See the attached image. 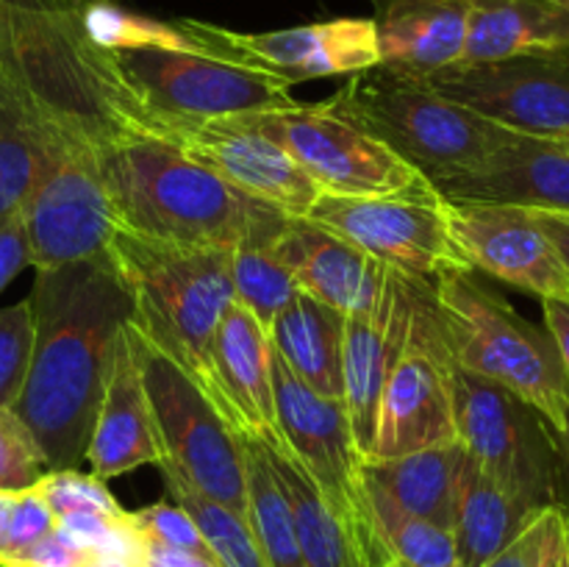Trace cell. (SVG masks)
<instances>
[{"instance_id":"obj_19","label":"cell","mask_w":569,"mask_h":567,"mask_svg":"<svg viewBox=\"0 0 569 567\" xmlns=\"http://www.w3.org/2000/svg\"><path fill=\"white\" fill-rule=\"evenodd\" d=\"M417 298H420V284L387 272L381 298L370 309L345 315L342 400L348 406L356 445L365 461L370 459L376 442V417L383 381L409 339Z\"/></svg>"},{"instance_id":"obj_36","label":"cell","mask_w":569,"mask_h":567,"mask_svg":"<svg viewBox=\"0 0 569 567\" xmlns=\"http://www.w3.org/2000/svg\"><path fill=\"white\" fill-rule=\"evenodd\" d=\"M33 487L39 489L48 506L53 509L56 520L70 515H126L120 500L111 495L103 478L94 472H81L78 467L70 470H48Z\"/></svg>"},{"instance_id":"obj_54","label":"cell","mask_w":569,"mask_h":567,"mask_svg":"<svg viewBox=\"0 0 569 567\" xmlns=\"http://www.w3.org/2000/svg\"><path fill=\"white\" fill-rule=\"evenodd\" d=\"M389 567H395V565H389Z\"/></svg>"},{"instance_id":"obj_29","label":"cell","mask_w":569,"mask_h":567,"mask_svg":"<svg viewBox=\"0 0 569 567\" xmlns=\"http://www.w3.org/2000/svg\"><path fill=\"white\" fill-rule=\"evenodd\" d=\"M465 448L459 442L415 450L395 459H367L361 476L409 515L453 528Z\"/></svg>"},{"instance_id":"obj_5","label":"cell","mask_w":569,"mask_h":567,"mask_svg":"<svg viewBox=\"0 0 569 567\" xmlns=\"http://www.w3.org/2000/svg\"><path fill=\"white\" fill-rule=\"evenodd\" d=\"M326 103L381 139L433 187L476 170L517 137L442 94L426 78L398 76L383 67L348 76Z\"/></svg>"},{"instance_id":"obj_41","label":"cell","mask_w":569,"mask_h":567,"mask_svg":"<svg viewBox=\"0 0 569 567\" xmlns=\"http://www.w3.org/2000/svg\"><path fill=\"white\" fill-rule=\"evenodd\" d=\"M56 526H59V520H56L53 509H50L48 500L39 495L37 487H28V489H20V493H14V500H11L9 531H6V548H3V556H0V561L20 554V550L31 548L33 543L48 537Z\"/></svg>"},{"instance_id":"obj_8","label":"cell","mask_w":569,"mask_h":567,"mask_svg":"<svg viewBox=\"0 0 569 567\" xmlns=\"http://www.w3.org/2000/svg\"><path fill=\"white\" fill-rule=\"evenodd\" d=\"M459 445L520 504L542 515L565 509L569 478L559 431L520 395L453 365Z\"/></svg>"},{"instance_id":"obj_2","label":"cell","mask_w":569,"mask_h":567,"mask_svg":"<svg viewBox=\"0 0 569 567\" xmlns=\"http://www.w3.org/2000/svg\"><path fill=\"white\" fill-rule=\"evenodd\" d=\"M83 6L87 0H0V72L72 148L159 137L156 117L114 53L89 37Z\"/></svg>"},{"instance_id":"obj_14","label":"cell","mask_w":569,"mask_h":567,"mask_svg":"<svg viewBox=\"0 0 569 567\" xmlns=\"http://www.w3.org/2000/svg\"><path fill=\"white\" fill-rule=\"evenodd\" d=\"M22 222L33 270L103 256L117 228L94 150L59 145L33 183Z\"/></svg>"},{"instance_id":"obj_33","label":"cell","mask_w":569,"mask_h":567,"mask_svg":"<svg viewBox=\"0 0 569 567\" xmlns=\"http://www.w3.org/2000/svg\"><path fill=\"white\" fill-rule=\"evenodd\" d=\"M244 439V456H248V517L253 537L264 554L267 567H309L300 550L295 517L289 500L267 461L264 450L256 439Z\"/></svg>"},{"instance_id":"obj_17","label":"cell","mask_w":569,"mask_h":567,"mask_svg":"<svg viewBox=\"0 0 569 567\" xmlns=\"http://www.w3.org/2000/svg\"><path fill=\"white\" fill-rule=\"evenodd\" d=\"M159 137L189 159L220 176L244 198L259 200L287 217H309L322 189L272 139L239 117L228 120H172L156 117Z\"/></svg>"},{"instance_id":"obj_1","label":"cell","mask_w":569,"mask_h":567,"mask_svg":"<svg viewBox=\"0 0 569 567\" xmlns=\"http://www.w3.org/2000/svg\"><path fill=\"white\" fill-rule=\"evenodd\" d=\"M28 300L33 356L11 411L37 439L48 470H70L87 456L117 342L133 320V295L103 253L37 270Z\"/></svg>"},{"instance_id":"obj_35","label":"cell","mask_w":569,"mask_h":567,"mask_svg":"<svg viewBox=\"0 0 569 567\" xmlns=\"http://www.w3.org/2000/svg\"><path fill=\"white\" fill-rule=\"evenodd\" d=\"M87 31L100 48L106 50H133V48H176V50H203L198 39L181 26V20L164 22L156 17L133 14L111 0H87L83 6Z\"/></svg>"},{"instance_id":"obj_30","label":"cell","mask_w":569,"mask_h":567,"mask_svg":"<svg viewBox=\"0 0 569 567\" xmlns=\"http://www.w3.org/2000/svg\"><path fill=\"white\" fill-rule=\"evenodd\" d=\"M59 145H64L61 137L39 120L37 111L0 72V220L22 211Z\"/></svg>"},{"instance_id":"obj_4","label":"cell","mask_w":569,"mask_h":567,"mask_svg":"<svg viewBox=\"0 0 569 567\" xmlns=\"http://www.w3.org/2000/svg\"><path fill=\"white\" fill-rule=\"evenodd\" d=\"M106 253L133 295V322L214 398L211 342L237 304L231 250L192 248L114 228Z\"/></svg>"},{"instance_id":"obj_26","label":"cell","mask_w":569,"mask_h":567,"mask_svg":"<svg viewBox=\"0 0 569 567\" xmlns=\"http://www.w3.org/2000/svg\"><path fill=\"white\" fill-rule=\"evenodd\" d=\"M556 48H569V11L559 0H470V28L459 64H487Z\"/></svg>"},{"instance_id":"obj_38","label":"cell","mask_w":569,"mask_h":567,"mask_svg":"<svg viewBox=\"0 0 569 567\" xmlns=\"http://www.w3.org/2000/svg\"><path fill=\"white\" fill-rule=\"evenodd\" d=\"M48 472L37 439L11 409H0V489L20 493Z\"/></svg>"},{"instance_id":"obj_53","label":"cell","mask_w":569,"mask_h":567,"mask_svg":"<svg viewBox=\"0 0 569 567\" xmlns=\"http://www.w3.org/2000/svg\"><path fill=\"white\" fill-rule=\"evenodd\" d=\"M559 3H561V6H565V9L569 11V0H559Z\"/></svg>"},{"instance_id":"obj_22","label":"cell","mask_w":569,"mask_h":567,"mask_svg":"<svg viewBox=\"0 0 569 567\" xmlns=\"http://www.w3.org/2000/svg\"><path fill=\"white\" fill-rule=\"evenodd\" d=\"M437 189L445 200L569 215V153L542 137L517 133L481 167L439 181Z\"/></svg>"},{"instance_id":"obj_10","label":"cell","mask_w":569,"mask_h":567,"mask_svg":"<svg viewBox=\"0 0 569 567\" xmlns=\"http://www.w3.org/2000/svg\"><path fill=\"white\" fill-rule=\"evenodd\" d=\"M114 59L153 117L228 120L298 103L287 81L209 50L133 48Z\"/></svg>"},{"instance_id":"obj_44","label":"cell","mask_w":569,"mask_h":567,"mask_svg":"<svg viewBox=\"0 0 569 567\" xmlns=\"http://www.w3.org/2000/svg\"><path fill=\"white\" fill-rule=\"evenodd\" d=\"M542 315H545V328L553 337L556 350L561 356V365L569 378V304L565 300H542Z\"/></svg>"},{"instance_id":"obj_39","label":"cell","mask_w":569,"mask_h":567,"mask_svg":"<svg viewBox=\"0 0 569 567\" xmlns=\"http://www.w3.org/2000/svg\"><path fill=\"white\" fill-rule=\"evenodd\" d=\"M131 515L150 543L164 545V548L172 550H189V554L211 556L198 523H194L192 515H189L178 500H172L170 495H167L164 500H156V504L144 506V509L131 511Z\"/></svg>"},{"instance_id":"obj_13","label":"cell","mask_w":569,"mask_h":567,"mask_svg":"<svg viewBox=\"0 0 569 567\" xmlns=\"http://www.w3.org/2000/svg\"><path fill=\"white\" fill-rule=\"evenodd\" d=\"M272 400L281 448L311 478L322 498L359 531H372L361 495V456L342 398H328L300 381L272 350Z\"/></svg>"},{"instance_id":"obj_12","label":"cell","mask_w":569,"mask_h":567,"mask_svg":"<svg viewBox=\"0 0 569 567\" xmlns=\"http://www.w3.org/2000/svg\"><path fill=\"white\" fill-rule=\"evenodd\" d=\"M448 345L437 326L431 287L420 284L411 334L383 381L370 459H395L415 450L459 442L450 387Z\"/></svg>"},{"instance_id":"obj_37","label":"cell","mask_w":569,"mask_h":567,"mask_svg":"<svg viewBox=\"0 0 569 567\" xmlns=\"http://www.w3.org/2000/svg\"><path fill=\"white\" fill-rule=\"evenodd\" d=\"M33 356L31 300L0 306V409H11L26 387Z\"/></svg>"},{"instance_id":"obj_45","label":"cell","mask_w":569,"mask_h":567,"mask_svg":"<svg viewBox=\"0 0 569 567\" xmlns=\"http://www.w3.org/2000/svg\"><path fill=\"white\" fill-rule=\"evenodd\" d=\"M142 567H217V561L211 559V556L189 554V550H172L148 539V554H144Z\"/></svg>"},{"instance_id":"obj_20","label":"cell","mask_w":569,"mask_h":567,"mask_svg":"<svg viewBox=\"0 0 569 567\" xmlns=\"http://www.w3.org/2000/svg\"><path fill=\"white\" fill-rule=\"evenodd\" d=\"M272 248L300 292L342 315L370 309L387 284V267L309 217H287Z\"/></svg>"},{"instance_id":"obj_51","label":"cell","mask_w":569,"mask_h":567,"mask_svg":"<svg viewBox=\"0 0 569 567\" xmlns=\"http://www.w3.org/2000/svg\"><path fill=\"white\" fill-rule=\"evenodd\" d=\"M87 567H128V565H117V561H106V559H92Z\"/></svg>"},{"instance_id":"obj_24","label":"cell","mask_w":569,"mask_h":567,"mask_svg":"<svg viewBox=\"0 0 569 567\" xmlns=\"http://www.w3.org/2000/svg\"><path fill=\"white\" fill-rule=\"evenodd\" d=\"M83 459L103 481H111L137 467L159 465L164 459L148 392H144L137 359L126 339V328L117 342L114 367H111Z\"/></svg>"},{"instance_id":"obj_42","label":"cell","mask_w":569,"mask_h":567,"mask_svg":"<svg viewBox=\"0 0 569 567\" xmlns=\"http://www.w3.org/2000/svg\"><path fill=\"white\" fill-rule=\"evenodd\" d=\"M89 561H92V554L64 528L56 526L31 548L0 561V567H87Z\"/></svg>"},{"instance_id":"obj_47","label":"cell","mask_w":569,"mask_h":567,"mask_svg":"<svg viewBox=\"0 0 569 567\" xmlns=\"http://www.w3.org/2000/svg\"><path fill=\"white\" fill-rule=\"evenodd\" d=\"M11 500H14V493H6V489H0V556H3V548H6V531H9Z\"/></svg>"},{"instance_id":"obj_50","label":"cell","mask_w":569,"mask_h":567,"mask_svg":"<svg viewBox=\"0 0 569 567\" xmlns=\"http://www.w3.org/2000/svg\"><path fill=\"white\" fill-rule=\"evenodd\" d=\"M548 142L559 145V148L565 150V153H569V133H561V137H553V139H548Z\"/></svg>"},{"instance_id":"obj_27","label":"cell","mask_w":569,"mask_h":567,"mask_svg":"<svg viewBox=\"0 0 569 567\" xmlns=\"http://www.w3.org/2000/svg\"><path fill=\"white\" fill-rule=\"evenodd\" d=\"M270 345L283 365L328 398H342L345 315L298 292L267 326Z\"/></svg>"},{"instance_id":"obj_11","label":"cell","mask_w":569,"mask_h":567,"mask_svg":"<svg viewBox=\"0 0 569 567\" xmlns=\"http://www.w3.org/2000/svg\"><path fill=\"white\" fill-rule=\"evenodd\" d=\"M309 220L359 248L389 272L433 287L445 276L470 270L448 222V203L437 192L339 198L322 195Z\"/></svg>"},{"instance_id":"obj_46","label":"cell","mask_w":569,"mask_h":567,"mask_svg":"<svg viewBox=\"0 0 569 567\" xmlns=\"http://www.w3.org/2000/svg\"><path fill=\"white\" fill-rule=\"evenodd\" d=\"M539 222L548 231V237L553 239L556 250L561 253V261H565L569 272V215H550V211H537Z\"/></svg>"},{"instance_id":"obj_28","label":"cell","mask_w":569,"mask_h":567,"mask_svg":"<svg viewBox=\"0 0 569 567\" xmlns=\"http://www.w3.org/2000/svg\"><path fill=\"white\" fill-rule=\"evenodd\" d=\"M533 517H539L537 511H531L509 489L500 487L465 450L459 493H456L453 528H450L459 567L487 565Z\"/></svg>"},{"instance_id":"obj_34","label":"cell","mask_w":569,"mask_h":567,"mask_svg":"<svg viewBox=\"0 0 569 567\" xmlns=\"http://www.w3.org/2000/svg\"><path fill=\"white\" fill-rule=\"evenodd\" d=\"M156 467L164 476L167 495L178 500L192 515V520L198 523L217 567H267L264 554H261L259 543H256L248 517L217 504V500H209L198 489L189 487L187 478L170 461L161 459Z\"/></svg>"},{"instance_id":"obj_23","label":"cell","mask_w":569,"mask_h":567,"mask_svg":"<svg viewBox=\"0 0 569 567\" xmlns=\"http://www.w3.org/2000/svg\"><path fill=\"white\" fill-rule=\"evenodd\" d=\"M372 6L383 70L431 78L465 56L470 0H372Z\"/></svg>"},{"instance_id":"obj_16","label":"cell","mask_w":569,"mask_h":567,"mask_svg":"<svg viewBox=\"0 0 569 567\" xmlns=\"http://www.w3.org/2000/svg\"><path fill=\"white\" fill-rule=\"evenodd\" d=\"M209 53L259 67L289 87L315 78L353 76L378 67V37L372 17H339L281 31L244 33L203 20H181Z\"/></svg>"},{"instance_id":"obj_15","label":"cell","mask_w":569,"mask_h":567,"mask_svg":"<svg viewBox=\"0 0 569 567\" xmlns=\"http://www.w3.org/2000/svg\"><path fill=\"white\" fill-rule=\"evenodd\" d=\"M426 81L509 131L542 139L569 133V48L456 64Z\"/></svg>"},{"instance_id":"obj_6","label":"cell","mask_w":569,"mask_h":567,"mask_svg":"<svg viewBox=\"0 0 569 567\" xmlns=\"http://www.w3.org/2000/svg\"><path fill=\"white\" fill-rule=\"evenodd\" d=\"M431 306L450 361L520 395L561 437L569 378L548 328L517 315L476 270H459L433 284Z\"/></svg>"},{"instance_id":"obj_48","label":"cell","mask_w":569,"mask_h":567,"mask_svg":"<svg viewBox=\"0 0 569 567\" xmlns=\"http://www.w3.org/2000/svg\"><path fill=\"white\" fill-rule=\"evenodd\" d=\"M561 554L569 567V509H561Z\"/></svg>"},{"instance_id":"obj_21","label":"cell","mask_w":569,"mask_h":567,"mask_svg":"<svg viewBox=\"0 0 569 567\" xmlns=\"http://www.w3.org/2000/svg\"><path fill=\"white\" fill-rule=\"evenodd\" d=\"M211 378L217 406L242 437L278 439L270 334L242 304H233L217 328Z\"/></svg>"},{"instance_id":"obj_32","label":"cell","mask_w":569,"mask_h":567,"mask_svg":"<svg viewBox=\"0 0 569 567\" xmlns=\"http://www.w3.org/2000/svg\"><path fill=\"white\" fill-rule=\"evenodd\" d=\"M365 515L395 567H459L453 534L431 520L409 515L361 476Z\"/></svg>"},{"instance_id":"obj_49","label":"cell","mask_w":569,"mask_h":567,"mask_svg":"<svg viewBox=\"0 0 569 567\" xmlns=\"http://www.w3.org/2000/svg\"><path fill=\"white\" fill-rule=\"evenodd\" d=\"M561 445H565V456H567V478H569V409H567V420H565V431H561ZM569 509V493H567V506Z\"/></svg>"},{"instance_id":"obj_7","label":"cell","mask_w":569,"mask_h":567,"mask_svg":"<svg viewBox=\"0 0 569 567\" xmlns=\"http://www.w3.org/2000/svg\"><path fill=\"white\" fill-rule=\"evenodd\" d=\"M126 339L137 359L164 461L209 500L244 515L248 511V456L242 434L217 400L148 334L128 322Z\"/></svg>"},{"instance_id":"obj_43","label":"cell","mask_w":569,"mask_h":567,"mask_svg":"<svg viewBox=\"0 0 569 567\" xmlns=\"http://www.w3.org/2000/svg\"><path fill=\"white\" fill-rule=\"evenodd\" d=\"M26 267H31V250H28V233L22 215L0 220V292L20 276Z\"/></svg>"},{"instance_id":"obj_25","label":"cell","mask_w":569,"mask_h":567,"mask_svg":"<svg viewBox=\"0 0 569 567\" xmlns=\"http://www.w3.org/2000/svg\"><path fill=\"white\" fill-rule=\"evenodd\" d=\"M267 461L281 484L295 517L300 550L309 567H389V556L376 531H359L331 509L298 461L281 448V439L261 442Z\"/></svg>"},{"instance_id":"obj_52","label":"cell","mask_w":569,"mask_h":567,"mask_svg":"<svg viewBox=\"0 0 569 567\" xmlns=\"http://www.w3.org/2000/svg\"><path fill=\"white\" fill-rule=\"evenodd\" d=\"M550 567H567V561H565V554H561V548H559V554H556V559L550 561Z\"/></svg>"},{"instance_id":"obj_40","label":"cell","mask_w":569,"mask_h":567,"mask_svg":"<svg viewBox=\"0 0 569 567\" xmlns=\"http://www.w3.org/2000/svg\"><path fill=\"white\" fill-rule=\"evenodd\" d=\"M561 548V511L550 509L533 517L503 550L481 567H550Z\"/></svg>"},{"instance_id":"obj_18","label":"cell","mask_w":569,"mask_h":567,"mask_svg":"<svg viewBox=\"0 0 569 567\" xmlns=\"http://www.w3.org/2000/svg\"><path fill=\"white\" fill-rule=\"evenodd\" d=\"M456 245L470 270L539 300L569 304V272L537 211L517 206L445 200Z\"/></svg>"},{"instance_id":"obj_3","label":"cell","mask_w":569,"mask_h":567,"mask_svg":"<svg viewBox=\"0 0 569 567\" xmlns=\"http://www.w3.org/2000/svg\"><path fill=\"white\" fill-rule=\"evenodd\" d=\"M117 226L172 245L233 250L267 209L156 133L94 150Z\"/></svg>"},{"instance_id":"obj_31","label":"cell","mask_w":569,"mask_h":567,"mask_svg":"<svg viewBox=\"0 0 569 567\" xmlns=\"http://www.w3.org/2000/svg\"><path fill=\"white\" fill-rule=\"evenodd\" d=\"M283 220L287 215L267 206L231 250V281L237 304H242L264 328L300 292L272 248V239Z\"/></svg>"},{"instance_id":"obj_9","label":"cell","mask_w":569,"mask_h":567,"mask_svg":"<svg viewBox=\"0 0 569 567\" xmlns=\"http://www.w3.org/2000/svg\"><path fill=\"white\" fill-rule=\"evenodd\" d=\"M287 150L300 170L339 198H387V195L437 192L420 170L389 150L348 117L322 103H292L287 109L239 117Z\"/></svg>"}]
</instances>
